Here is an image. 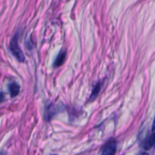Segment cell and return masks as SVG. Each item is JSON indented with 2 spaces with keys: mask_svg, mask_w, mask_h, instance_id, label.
<instances>
[{
  "mask_svg": "<svg viewBox=\"0 0 155 155\" xmlns=\"http://www.w3.org/2000/svg\"><path fill=\"white\" fill-rule=\"evenodd\" d=\"M101 84L100 83H98L95 86H94L93 89L92 91V93H91L90 97L89 98V101H92L95 98L97 97V95L99 94L100 91H101Z\"/></svg>",
  "mask_w": 155,
  "mask_h": 155,
  "instance_id": "cell-5",
  "label": "cell"
},
{
  "mask_svg": "<svg viewBox=\"0 0 155 155\" xmlns=\"http://www.w3.org/2000/svg\"><path fill=\"white\" fill-rule=\"evenodd\" d=\"M67 53L66 51H61L59 52V54H58V56L56 57L55 61H54V68H58V67H61L65 61V59H66Z\"/></svg>",
  "mask_w": 155,
  "mask_h": 155,
  "instance_id": "cell-3",
  "label": "cell"
},
{
  "mask_svg": "<svg viewBox=\"0 0 155 155\" xmlns=\"http://www.w3.org/2000/svg\"><path fill=\"white\" fill-rule=\"evenodd\" d=\"M10 50L12 52L13 55L18 59V61L23 62L25 60V57L23 53L22 50L20 48L19 45H18V34H16L12 39L11 40L10 42Z\"/></svg>",
  "mask_w": 155,
  "mask_h": 155,
  "instance_id": "cell-1",
  "label": "cell"
},
{
  "mask_svg": "<svg viewBox=\"0 0 155 155\" xmlns=\"http://www.w3.org/2000/svg\"><path fill=\"white\" fill-rule=\"evenodd\" d=\"M117 150V144L114 140L107 142L102 148L101 155H114Z\"/></svg>",
  "mask_w": 155,
  "mask_h": 155,
  "instance_id": "cell-2",
  "label": "cell"
},
{
  "mask_svg": "<svg viewBox=\"0 0 155 155\" xmlns=\"http://www.w3.org/2000/svg\"><path fill=\"white\" fill-rule=\"evenodd\" d=\"M155 130V116H154V121H153V124H152V131L154 132Z\"/></svg>",
  "mask_w": 155,
  "mask_h": 155,
  "instance_id": "cell-7",
  "label": "cell"
},
{
  "mask_svg": "<svg viewBox=\"0 0 155 155\" xmlns=\"http://www.w3.org/2000/svg\"><path fill=\"white\" fill-rule=\"evenodd\" d=\"M0 155H5L4 153H0Z\"/></svg>",
  "mask_w": 155,
  "mask_h": 155,
  "instance_id": "cell-10",
  "label": "cell"
},
{
  "mask_svg": "<svg viewBox=\"0 0 155 155\" xmlns=\"http://www.w3.org/2000/svg\"><path fill=\"white\" fill-rule=\"evenodd\" d=\"M152 134H153V136H154V141H155V133H153ZM154 146H155V143H154Z\"/></svg>",
  "mask_w": 155,
  "mask_h": 155,
  "instance_id": "cell-9",
  "label": "cell"
},
{
  "mask_svg": "<svg viewBox=\"0 0 155 155\" xmlns=\"http://www.w3.org/2000/svg\"><path fill=\"white\" fill-rule=\"evenodd\" d=\"M4 98H5L4 93H2H2H0V102H2V101H3V100H4Z\"/></svg>",
  "mask_w": 155,
  "mask_h": 155,
  "instance_id": "cell-6",
  "label": "cell"
},
{
  "mask_svg": "<svg viewBox=\"0 0 155 155\" xmlns=\"http://www.w3.org/2000/svg\"><path fill=\"white\" fill-rule=\"evenodd\" d=\"M139 155H148V153H146V152H142V153H141Z\"/></svg>",
  "mask_w": 155,
  "mask_h": 155,
  "instance_id": "cell-8",
  "label": "cell"
},
{
  "mask_svg": "<svg viewBox=\"0 0 155 155\" xmlns=\"http://www.w3.org/2000/svg\"><path fill=\"white\" fill-rule=\"evenodd\" d=\"M8 89H9V92H10V94H11V96H12V98L17 96V95L19 94L20 86L18 83H10L8 86Z\"/></svg>",
  "mask_w": 155,
  "mask_h": 155,
  "instance_id": "cell-4",
  "label": "cell"
}]
</instances>
